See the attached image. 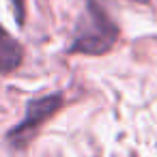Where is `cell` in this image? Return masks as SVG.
<instances>
[{
  "label": "cell",
  "mask_w": 157,
  "mask_h": 157,
  "mask_svg": "<svg viewBox=\"0 0 157 157\" xmlns=\"http://www.w3.org/2000/svg\"><path fill=\"white\" fill-rule=\"evenodd\" d=\"M63 103V97L60 95H48V97H39V99H33L26 108V116L24 121L11 129L9 133V140L15 144V146H24L39 129V125L50 118Z\"/></svg>",
  "instance_id": "7a4b0ae2"
},
{
  "label": "cell",
  "mask_w": 157,
  "mask_h": 157,
  "mask_svg": "<svg viewBox=\"0 0 157 157\" xmlns=\"http://www.w3.org/2000/svg\"><path fill=\"white\" fill-rule=\"evenodd\" d=\"M24 48L15 37H11L2 26H0V73H11L22 65Z\"/></svg>",
  "instance_id": "3957f363"
},
{
  "label": "cell",
  "mask_w": 157,
  "mask_h": 157,
  "mask_svg": "<svg viewBox=\"0 0 157 157\" xmlns=\"http://www.w3.org/2000/svg\"><path fill=\"white\" fill-rule=\"evenodd\" d=\"M118 37L116 24L108 17V13L95 2L86 5V11L82 13L78 26H75V37L71 43V52L80 54H103L108 52Z\"/></svg>",
  "instance_id": "6da1fadb"
}]
</instances>
